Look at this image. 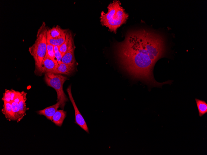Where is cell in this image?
I'll return each instance as SVG.
<instances>
[{
    "label": "cell",
    "mask_w": 207,
    "mask_h": 155,
    "mask_svg": "<svg viewBox=\"0 0 207 155\" xmlns=\"http://www.w3.org/2000/svg\"><path fill=\"white\" fill-rule=\"evenodd\" d=\"M162 36L152 30L140 29L130 31L124 40L115 46L116 58L119 65L133 80H139L149 88H161L170 81L157 82L153 71L156 62L165 51Z\"/></svg>",
    "instance_id": "obj_1"
},
{
    "label": "cell",
    "mask_w": 207,
    "mask_h": 155,
    "mask_svg": "<svg viewBox=\"0 0 207 155\" xmlns=\"http://www.w3.org/2000/svg\"><path fill=\"white\" fill-rule=\"evenodd\" d=\"M107 8L108 10L107 13L103 11L101 13V24L108 27L111 32L116 33L117 28L126 23L129 15L119 1H113Z\"/></svg>",
    "instance_id": "obj_2"
},
{
    "label": "cell",
    "mask_w": 207,
    "mask_h": 155,
    "mask_svg": "<svg viewBox=\"0 0 207 155\" xmlns=\"http://www.w3.org/2000/svg\"><path fill=\"white\" fill-rule=\"evenodd\" d=\"M47 30L43 22L38 31L34 44L29 48V51L34 59L36 68L38 71L46 54Z\"/></svg>",
    "instance_id": "obj_3"
},
{
    "label": "cell",
    "mask_w": 207,
    "mask_h": 155,
    "mask_svg": "<svg viewBox=\"0 0 207 155\" xmlns=\"http://www.w3.org/2000/svg\"><path fill=\"white\" fill-rule=\"evenodd\" d=\"M67 79V77L59 74H55L51 72L45 73L44 80L48 86L54 88L57 94V101L61 98L65 100L66 101L68 99L63 89V85Z\"/></svg>",
    "instance_id": "obj_4"
},
{
    "label": "cell",
    "mask_w": 207,
    "mask_h": 155,
    "mask_svg": "<svg viewBox=\"0 0 207 155\" xmlns=\"http://www.w3.org/2000/svg\"><path fill=\"white\" fill-rule=\"evenodd\" d=\"M69 98L73 107L75 113V123L79 125L87 133H89V130L83 117L79 111L74 100L73 98L71 92V87L70 85L67 89Z\"/></svg>",
    "instance_id": "obj_5"
},
{
    "label": "cell",
    "mask_w": 207,
    "mask_h": 155,
    "mask_svg": "<svg viewBox=\"0 0 207 155\" xmlns=\"http://www.w3.org/2000/svg\"><path fill=\"white\" fill-rule=\"evenodd\" d=\"M74 49V43L72 35L71 33H69L68 45L66 53L62 57L61 60L62 62L74 67L75 61Z\"/></svg>",
    "instance_id": "obj_6"
},
{
    "label": "cell",
    "mask_w": 207,
    "mask_h": 155,
    "mask_svg": "<svg viewBox=\"0 0 207 155\" xmlns=\"http://www.w3.org/2000/svg\"><path fill=\"white\" fill-rule=\"evenodd\" d=\"M66 101L65 100L61 98L55 104L43 110H39L37 111V113L39 115L45 116L47 119L51 120L53 116L58 110V108L60 106H62V107H63Z\"/></svg>",
    "instance_id": "obj_7"
},
{
    "label": "cell",
    "mask_w": 207,
    "mask_h": 155,
    "mask_svg": "<svg viewBox=\"0 0 207 155\" xmlns=\"http://www.w3.org/2000/svg\"><path fill=\"white\" fill-rule=\"evenodd\" d=\"M74 67L61 62H58L51 73L55 74H70L74 70Z\"/></svg>",
    "instance_id": "obj_8"
},
{
    "label": "cell",
    "mask_w": 207,
    "mask_h": 155,
    "mask_svg": "<svg viewBox=\"0 0 207 155\" xmlns=\"http://www.w3.org/2000/svg\"><path fill=\"white\" fill-rule=\"evenodd\" d=\"M56 65L55 62L46 54L42 62L39 71L41 73L51 72Z\"/></svg>",
    "instance_id": "obj_9"
},
{
    "label": "cell",
    "mask_w": 207,
    "mask_h": 155,
    "mask_svg": "<svg viewBox=\"0 0 207 155\" xmlns=\"http://www.w3.org/2000/svg\"><path fill=\"white\" fill-rule=\"evenodd\" d=\"M66 31L57 25L47 30V36L53 39H58L66 34Z\"/></svg>",
    "instance_id": "obj_10"
},
{
    "label": "cell",
    "mask_w": 207,
    "mask_h": 155,
    "mask_svg": "<svg viewBox=\"0 0 207 155\" xmlns=\"http://www.w3.org/2000/svg\"><path fill=\"white\" fill-rule=\"evenodd\" d=\"M66 112L63 110H57L53 116L51 121L56 125L61 127L65 118Z\"/></svg>",
    "instance_id": "obj_11"
},
{
    "label": "cell",
    "mask_w": 207,
    "mask_h": 155,
    "mask_svg": "<svg viewBox=\"0 0 207 155\" xmlns=\"http://www.w3.org/2000/svg\"><path fill=\"white\" fill-rule=\"evenodd\" d=\"M198 111L199 116L201 117L207 113V103L205 101L195 99Z\"/></svg>",
    "instance_id": "obj_12"
},
{
    "label": "cell",
    "mask_w": 207,
    "mask_h": 155,
    "mask_svg": "<svg viewBox=\"0 0 207 155\" xmlns=\"http://www.w3.org/2000/svg\"><path fill=\"white\" fill-rule=\"evenodd\" d=\"M2 111L6 117L9 120H12L13 113L11 102L4 101L3 108Z\"/></svg>",
    "instance_id": "obj_13"
},
{
    "label": "cell",
    "mask_w": 207,
    "mask_h": 155,
    "mask_svg": "<svg viewBox=\"0 0 207 155\" xmlns=\"http://www.w3.org/2000/svg\"><path fill=\"white\" fill-rule=\"evenodd\" d=\"M66 35L58 39H53L47 36V43L54 46H60L65 41Z\"/></svg>",
    "instance_id": "obj_14"
},
{
    "label": "cell",
    "mask_w": 207,
    "mask_h": 155,
    "mask_svg": "<svg viewBox=\"0 0 207 155\" xmlns=\"http://www.w3.org/2000/svg\"><path fill=\"white\" fill-rule=\"evenodd\" d=\"M26 93H25L22 99L18 103L19 114L21 119L24 115L27 109L25 103L26 100Z\"/></svg>",
    "instance_id": "obj_15"
},
{
    "label": "cell",
    "mask_w": 207,
    "mask_h": 155,
    "mask_svg": "<svg viewBox=\"0 0 207 155\" xmlns=\"http://www.w3.org/2000/svg\"><path fill=\"white\" fill-rule=\"evenodd\" d=\"M12 107L13 113L12 120L20 121L21 119L20 114L18 103L14 101L11 102Z\"/></svg>",
    "instance_id": "obj_16"
},
{
    "label": "cell",
    "mask_w": 207,
    "mask_h": 155,
    "mask_svg": "<svg viewBox=\"0 0 207 155\" xmlns=\"http://www.w3.org/2000/svg\"><path fill=\"white\" fill-rule=\"evenodd\" d=\"M49 57L53 60L56 64L58 62L54 50V45L47 43L46 54Z\"/></svg>",
    "instance_id": "obj_17"
},
{
    "label": "cell",
    "mask_w": 207,
    "mask_h": 155,
    "mask_svg": "<svg viewBox=\"0 0 207 155\" xmlns=\"http://www.w3.org/2000/svg\"><path fill=\"white\" fill-rule=\"evenodd\" d=\"M69 32H67L65 41L59 47V51L62 56L67 51L69 42Z\"/></svg>",
    "instance_id": "obj_18"
},
{
    "label": "cell",
    "mask_w": 207,
    "mask_h": 155,
    "mask_svg": "<svg viewBox=\"0 0 207 155\" xmlns=\"http://www.w3.org/2000/svg\"><path fill=\"white\" fill-rule=\"evenodd\" d=\"M11 90L6 89L2 99L3 101L11 102Z\"/></svg>",
    "instance_id": "obj_19"
},
{
    "label": "cell",
    "mask_w": 207,
    "mask_h": 155,
    "mask_svg": "<svg viewBox=\"0 0 207 155\" xmlns=\"http://www.w3.org/2000/svg\"><path fill=\"white\" fill-rule=\"evenodd\" d=\"M25 92H17L15 97L14 101L18 103L22 99Z\"/></svg>",
    "instance_id": "obj_20"
},
{
    "label": "cell",
    "mask_w": 207,
    "mask_h": 155,
    "mask_svg": "<svg viewBox=\"0 0 207 155\" xmlns=\"http://www.w3.org/2000/svg\"><path fill=\"white\" fill-rule=\"evenodd\" d=\"M55 56L57 59L58 62H61L62 56L61 54L59 51L55 52Z\"/></svg>",
    "instance_id": "obj_21"
},
{
    "label": "cell",
    "mask_w": 207,
    "mask_h": 155,
    "mask_svg": "<svg viewBox=\"0 0 207 155\" xmlns=\"http://www.w3.org/2000/svg\"><path fill=\"white\" fill-rule=\"evenodd\" d=\"M17 91H16L15 90L11 89V101H14L15 97L17 93Z\"/></svg>",
    "instance_id": "obj_22"
}]
</instances>
